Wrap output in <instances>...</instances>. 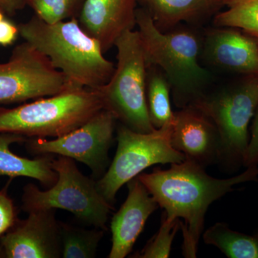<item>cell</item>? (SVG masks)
<instances>
[{"label":"cell","mask_w":258,"mask_h":258,"mask_svg":"<svg viewBox=\"0 0 258 258\" xmlns=\"http://www.w3.org/2000/svg\"><path fill=\"white\" fill-rule=\"evenodd\" d=\"M103 109L95 90L73 87L8 108L0 106V133L26 138H57L72 132Z\"/></svg>","instance_id":"cell-5"},{"label":"cell","mask_w":258,"mask_h":258,"mask_svg":"<svg viewBox=\"0 0 258 258\" xmlns=\"http://www.w3.org/2000/svg\"><path fill=\"white\" fill-rule=\"evenodd\" d=\"M75 87L48 58L30 43L17 45L0 63V103H22L55 96Z\"/></svg>","instance_id":"cell-9"},{"label":"cell","mask_w":258,"mask_h":258,"mask_svg":"<svg viewBox=\"0 0 258 258\" xmlns=\"http://www.w3.org/2000/svg\"><path fill=\"white\" fill-rule=\"evenodd\" d=\"M116 153L104 175L96 180L98 191L113 205L118 190L144 169L155 164L185 160L171 144V123L150 133H139L120 124L117 127Z\"/></svg>","instance_id":"cell-8"},{"label":"cell","mask_w":258,"mask_h":258,"mask_svg":"<svg viewBox=\"0 0 258 258\" xmlns=\"http://www.w3.org/2000/svg\"><path fill=\"white\" fill-rule=\"evenodd\" d=\"M35 15L42 21L55 24L76 18L86 0H28Z\"/></svg>","instance_id":"cell-22"},{"label":"cell","mask_w":258,"mask_h":258,"mask_svg":"<svg viewBox=\"0 0 258 258\" xmlns=\"http://www.w3.org/2000/svg\"><path fill=\"white\" fill-rule=\"evenodd\" d=\"M258 163V108L250 127V141H249L247 156L244 161V167L257 165Z\"/></svg>","instance_id":"cell-25"},{"label":"cell","mask_w":258,"mask_h":258,"mask_svg":"<svg viewBox=\"0 0 258 258\" xmlns=\"http://www.w3.org/2000/svg\"><path fill=\"white\" fill-rule=\"evenodd\" d=\"M257 168H258V163H257Z\"/></svg>","instance_id":"cell-30"},{"label":"cell","mask_w":258,"mask_h":258,"mask_svg":"<svg viewBox=\"0 0 258 258\" xmlns=\"http://www.w3.org/2000/svg\"><path fill=\"white\" fill-rule=\"evenodd\" d=\"M136 0H86L79 15L80 25L99 42L103 52L136 25Z\"/></svg>","instance_id":"cell-15"},{"label":"cell","mask_w":258,"mask_h":258,"mask_svg":"<svg viewBox=\"0 0 258 258\" xmlns=\"http://www.w3.org/2000/svg\"><path fill=\"white\" fill-rule=\"evenodd\" d=\"M27 0H0V9L10 15L16 13L23 9Z\"/></svg>","instance_id":"cell-27"},{"label":"cell","mask_w":258,"mask_h":258,"mask_svg":"<svg viewBox=\"0 0 258 258\" xmlns=\"http://www.w3.org/2000/svg\"><path fill=\"white\" fill-rule=\"evenodd\" d=\"M28 214L0 236V258L61 257L60 222L55 210Z\"/></svg>","instance_id":"cell-11"},{"label":"cell","mask_w":258,"mask_h":258,"mask_svg":"<svg viewBox=\"0 0 258 258\" xmlns=\"http://www.w3.org/2000/svg\"><path fill=\"white\" fill-rule=\"evenodd\" d=\"M146 186L164 215L171 219H182L183 255L197 257L199 242L203 234L205 215L209 207L234 186L257 181V165L248 166L239 175L217 179L207 174L205 168L185 159L171 164L166 170L155 169L151 173L137 176Z\"/></svg>","instance_id":"cell-1"},{"label":"cell","mask_w":258,"mask_h":258,"mask_svg":"<svg viewBox=\"0 0 258 258\" xmlns=\"http://www.w3.org/2000/svg\"><path fill=\"white\" fill-rule=\"evenodd\" d=\"M181 227L179 219H171L163 214L160 228L148 242L141 252L134 254L137 258H167L176 232Z\"/></svg>","instance_id":"cell-23"},{"label":"cell","mask_w":258,"mask_h":258,"mask_svg":"<svg viewBox=\"0 0 258 258\" xmlns=\"http://www.w3.org/2000/svg\"><path fill=\"white\" fill-rule=\"evenodd\" d=\"M25 42L46 56L75 87L97 89L108 82L115 71L101 45L80 25L78 18L48 24L36 15L18 25Z\"/></svg>","instance_id":"cell-3"},{"label":"cell","mask_w":258,"mask_h":258,"mask_svg":"<svg viewBox=\"0 0 258 258\" xmlns=\"http://www.w3.org/2000/svg\"><path fill=\"white\" fill-rule=\"evenodd\" d=\"M201 61L210 71L258 75V38L241 29L213 25L203 32Z\"/></svg>","instance_id":"cell-12"},{"label":"cell","mask_w":258,"mask_h":258,"mask_svg":"<svg viewBox=\"0 0 258 258\" xmlns=\"http://www.w3.org/2000/svg\"><path fill=\"white\" fill-rule=\"evenodd\" d=\"M227 9L213 18L214 26L241 29L258 38V0H224Z\"/></svg>","instance_id":"cell-21"},{"label":"cell","mask_w":258,"mask_h":258,"mask_svg":"<svg viewBox=\"0 0 258 258\" xmlns=\"http://www.w3.org/2000/svg\"><path fill=\"white\" fill-rule=\"evenodd\" d=\"M203 240L215 246L229 258H258V237L232 230L225 222H217L204 232Z\"/></svg>","instance_id":"cell-18"},{"label":"cell","mask_w":258,"mask_h":258,"mask_svg":"<svg viewBox=\"0 0 258 258\" xmlns=\"http://www.w3.org/2000/svg\"><path fill=\"white\" fill-rule=\"evenodd\" d=\"M117 64L108 83L94 89L103 109L120 124L139 133L154 130L148 112V66L138 30H127L115 42Z\"/></svg>","instance_id":"cell-6"},{"label":"cell","mask_w":258,"mask_h":258,"mask_svg":"<svg viewBox=\"0 0 258 258\" xmlns=\"http://www.w3.org/2000/svg\"><path fill=\"white\" fill-rule=\"evenodd\" d=\"M27 139L19 134L0 133V176L31 178L48 189L57 180V174L52 167L53 154L30 159L20 157L10 149L12 144L25 143Z\"/></svg>","instance_id":"cell-17"},{"label":"cell","mask_w":258,"mask_h":258,"mask_svg":"<svg viewBox=\"0 0 258 258\" xmlns=\"http://www.w3.org/2000/svg\"><path fill=\"white\" fill-rule=\"evenodd\" d=\"M136 25L148 67L162 71L176 107L189 106L215 82L212 71L202 63L203 33L199 27L182 24L162 32L144 9L136 11Z\"/></svg>","instance_id":"cell-2"},{"label":"cell","mask_w":258,"mask_h":258,"mask_svg":"<svg viewBox=\"0 0 258 258\" xmlns=\"http://www.w3.org/2000/svg\"><path fill=\"white\" fill-rule=\"evenodd\" d=\"M127 186L128 197L112 217V246L108 255L109 258H124L130 254L148 219L159 208L157 202L137 176L129 181Z\"/></svg>","instance_id":"cell-14"},{"label":"cell","mask_w":258,"mask_h":258,"mask_svg":"<svg viewBox=\"0 0 258 258\" xmlns=\"http://www.w3.org/2000/svg\"><path fill=\"white\" fill-rule=\"evenodd\" d=\"M3 19H5L4 14H3V10L0 9V22H1L2 20H3Z\"/></svg>","instance_id":"cell-28"},{"label":"cell","mask_w":258,"mask_h":258,"mask_svg":"<svg viewBox=\"0 0 258 258\" xmlns=\"http://www.w3.org/2000/svg\"><path fill=\"white\" fill-rule=\"evenodd\" d=\"M171 144L185 159L205 169L218 164L220 134L213 122L196 107L189 105L174 112Z\"/></svg>","instance_id":"cell-13"},{"label":"cell","mask_w":258,"mask_h":258,"mask_svg":"<svg viewBox=\"0 0 258 258\" xmlns=\"http://www.w3.org/2000/svg\"><path fill=\"white\" fill-rule=\"evenodd\" d=\"M57 174L53 186L42 190L36 185L24 186L22 210L27 212L46 210H64L93 227L107 230L106 224L113 205L98 191L96 180L79 170L74 159L57 155L52 161Z\"/></svg>","instance_id":"cell-7"},{"label":"cell","mask_w":258,"mask_h":258,"mask_svg":"<svg viewBox=\"0 0 258 258\" xmlns=\"http://www.w3.org/2000/svg\"><path fill=\"white\" fill-rule=\"evenodd\" d=\"M169 81L157 66L147 69V102L151 123L155 129L172 122L174 112L171 106Z\"/></svg>","instance_id":"cell-19"},{"label":"cell","mask_w":258,"mask_h":258,"mask_svg":"<svg viewBox=\"0 0 258 258\" xmlns=\"http://www.w3.org/2000/svg\"><path fill=\"white\" fill-rule=\"evenodd\" d=\"M191 106L215 125L220 138L218 164L235 173L244 166L250 141L249 125L258 108V75H242L212 85Z\"/></svg>","instance_id":"cell-4"},{"label":"cell","mask_w":258,"mask_h":258,"mask_svg":"<svg viewBox=\"0 0 258 258\" xmlns=\"http://www.w3.org/2000/svg\"><path fill=\"white\" fill-rule=\"evenodd\" d=\"M161 31L180 25L202 27L225 7L224 0H139Z\"/></svg>","instance_id":"cell-16"},{"label":"cell","mask_w":258,"mask_h":258,"mask_svg":"<svg viewBox=\"0 0 258 258\" xmlns=\"http://www.w3.org/2000/svg\"><path fill=\"white\" fill-rule=\"evenodd\" d=\"M116 118L102 109L91 119L72 132L54 139L28 138L25 148L29 154L40 156L56 154L83 163L99 179L109 166V150L113 144Z\"/></svg>","instance_id":"cell-10"},{"label":"cell","mask_w":258,"mask_h":258,"mask_svg":"<svg viewBox=\"0 0 258 258\" xmlns=\"http://www.w3.org/2000/svg\"><path fill=\"white\" fill-rule=\"evenodd\" d=\"M19 34L18 26L7 19L0 22V45L9 46L16 40Z\"/></svg>","instance_id":"cell-26"},{"label":"cell","mask_w":258,"mask_h":258,"mask_svg":"<svg viewBox=\"0 0 258 258\" xmlns=\"http://www.w3.org/2000/svg\"><path fill=\"white\" fill-rule=\"evenodd\" d=\"M255 235H257V237H258V230H257V232H256Z\"/></svg>","instance_id":"cell-29"},{"label":"cell","mask_w":258,"mask_h":258,"mask_svg":"<svg viewBox=\"0 0 258 258\" xmlns=\"http://www.w3.org/2000/svg\"><path fill=\"white\" fill-rule=\"evenodd\" d=\"M8 184L0 190V236L9 230L18 220V210L8 194Z\"/></svg>","instance_id":"cell-24"},{"label":"cell","mask_w":258,"mask_h":258,"mask_svg":"<svg viewBox=\"0 0 258 258\" xmlns=\"http://www.w3.org/2000/svg\"><path fill=\"white\" fill-rule=\"evenodd\" d=\"M61 257L94 258L105 230H91L60 222Z\"/></svg>","instance_id":"cell-20"}]
</instances>
